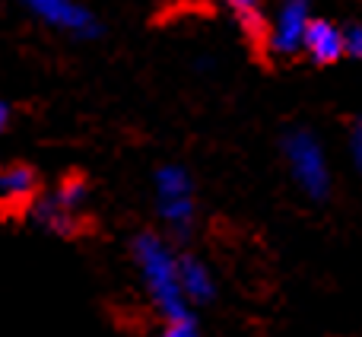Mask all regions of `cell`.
I'll return each mask as SVG.
<instances>
[{"label": "cell", "mask_w": 362, "mask_h": 337, "mask_svg": "<svg viewBox=\"0 0 362 337\" xmlns=\"http://www.w3.org/2000/svg\"><path fill=\"white\" fill-rule=\"evenodd\" d=\"M35 191V175L25 166H10L6 172H0V194L6 200H25Z\"/></svg>", "instance_id": "8"}, {"label": "cell", "mask_w": 362, "mask_h": 337, "mask_svg": "<svg viewBox=\"0 0 362 337\" xmlns=\"http://www.w3.org/2000/svg\"><path fill=\"white\" fill-rule=\"evenodd\" d=\"M134 258H137L144 283L150 290L153 302L159 306V312L165 315V321L191 315L187 312L185 293H181V283H178V258L169 251V245L159 242L156 236H140L134 242Z\"/></svg>", "instance_id": "1"}, {"label": "cell", "mask_w": 362, "mask_h": 337, "mask_svg": "<svg viewBox=\"0 0 362 337\" xmlns=\"http://www.w3.org/2000/svg\"><path fill=\"white\" fill-rule=\"evenodd\" d=\"M232 16L238 19V25H242L251 38H261V35L267 38L270 23H267V16L261 13V6H255V4H232Z\"/></svg>", "instance_id": "9"}, {"label": "cell", "mask_w": 362, "mask_h": 337, "mask_svg": "<svg viewBox=\"0 0 362 337\" xmlns=\"http://www.w3.org/2000/svg\"><path fill=\"white\" fill-rule=\"evenodd\" d=\"M308 25H312V16L302 4H283L280 10L274 13L267 29V48L276 51V55H296L299 48H305V35Z\"/></svg>", "instance_id": "4"}, {"label": "cell", "mask_w": 362, "mask_h": 337, "mask_svg": "<svg viewBox=\"0 0 362 337\" xmlns=\"http://www.w3.org/2000/svg\"><path fill=\"white\" fill-rule=\"evenodd\" d=\"M283 153H286V163L296 185L305 194H312V198H325L331 172H327V156L318 140L305 131H293L286 137V144H283Z\"/></svg>", "instance_id": "2"}, {"label": "cell", "mask_w": 362, "mask_h": 337, "mask_svg": "<svg viewBox=\"0 0 362 337\" xmlns=\"http://www.w3.org/2000/svg\"><path fill=\"white\" fill-rule=\"evenodd\" d=\"M305 51L321 64H331L337 57L346 55V45H344V29L327 19H312L308 25V35H305Z\"/></svg>", "instance_id": "6"}, {"label": "cell", "mask_w": 362, "mask_h": 337, "mask_svg": "<svg viewBox=\"0 0 362 337\" xmlns=\"http://www.w3.org/2000/svg\"><path fill=\"white\" fill-rule=\"evenodd\" d=\"M159 337H197V325H194L191 315H185V319H172V321H165V328H163Z\"/></svg>", "instance_id": "12"}, {"label": "cell", "mask_w": 362, "mask_h": 337, "mask_svg": "<svg viewBox=\"0 0 362 337\" xmlns=\"http://www.w3.org/2000/svg\"><path fill=\"white\" fill-rule=\"evenodd\" d=\"M178 283L187 302H206L213 296V277L197 258H178Z\"/></svg>", "instance_id": "7"}, {"label": "cell", "mask_w": 362, "mask_h": 337, "mask_svg": "<svg viewBox=\"0 0 362 337\" xmlns=\"http://www.w3.org/2000/svg\"><path fill=\"white\" fill-rule=\"evenodd\" d=\"M344 45H346V55H350V57H359V61H362V23L346 25Z\"/></svg>", "instance_id": "13"}, {"label": "cell", "mask_w": 362, "mask_h": 337, "mask_svg": "<svg viewBox=\"0 0 362 337\" xmlns=\"http://www.w3.org/2000/svg\"><path fill=\"white\" fill-rule=\"evenodd\" d=\"M353 163H356L362 172V121L353 127Z\"/></svg>", "instance_id": "14"}, {"label": "cell", "mask_w": 362, "mask_h": 337, "mask_svg": "<svg viewBox=\"0 0 362 337\" xmlns=\"http://www.w3.org/2000/svg\"><path fill=\"white\" fill-rule=\"evenodd\" d=\"M35 219L42 226H48L51 232H70V229H74V223H70V213L64 210V207L57 204L54 198L42 200V204L35 207Z\"/></svg>", "instance_id": "10"}, {"label": "cell", "mask_w": 362, "mask_h": 337, "mask_svg": "<svg viewBox=\"0 0 362 337\" xmlns=\"http://www.w3.org/2000/svg\"><path fill=\"white\" fill-rule=\"evenodd\" d=\"M54 200L64 207L67 213H74L76 207L86 200V185H83L80 178H70V181H64L61 188H57V194H54Z\"/></svg>", "instance_id": "11"}, {"label": "cell", "mask_w": 362, "mask_h": 337, "mask_svg": "<svg viewBox=\"0 0 362 337\" xmlns=\"http://www.w3.org/2000/svg\"><path fill=\"white\" fill-rule=\"evenodd\" d=\"M156 200L159 213L172 229L185 232L194 219V200H191V178L181 166H165L156 172Z\"/></svg>", "instance_id": "3"}, {"label": "cell", "mask_w": 362, "mask_h": 337, "mask_svg": "<svg viewBox=\"0 0 362 337\" xmlns=\"http://www.w3.org/2000/svg\"><path fill=\"white\" fill-rule=\"evenodd\" d=\"M4 127H6V105L0 102V131H4Z\"/></svg>", "instance_id": "15"}, {"label": "cell", "mask_w": 362, "mask_h": 337, "mask_svg": "<svg viewBox=\"0 0 362 337\" xmlns=\"http://www.w3.org/2000/svg\"><path fill=\"white\" fill-rule=\"evenodd\" d=\"M29 10L42 23L54 25L61 32H70V35H93L95 32V16L86 6L70 4V0H32Z\"/></svg>", "instance_id": "5"}]
</instances>
